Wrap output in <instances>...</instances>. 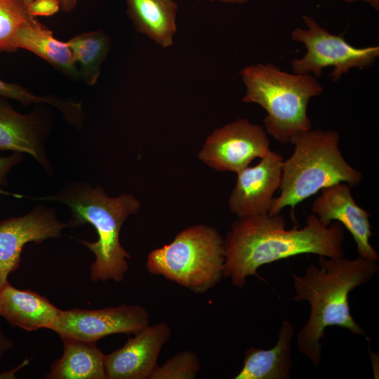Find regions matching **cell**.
Returning a JSON list of instances; mask_svg holds the SVG:
<instances>
[{"label": "cell", "instance_id": "obj_17", "mask_svg": "<svg viewBox=\"0 0 379 379\" xmlns=\"http://www.w3.org/2000/svg\"><path fill=\"white\" fill-rule=\"evenodd\" d=\"M64 345L61 358L46 374L47 379H107L105 354L96 342L62 338Z\"/></svg>", "mask_w": 379, "mask_h": 379}, {"label": "cell", "instance_id": "obj_31", "mask_svg": "<svg viewBox=\"0 0 379 379\" xmlns=\"http://www.w3.org/2000/svg\"><path fill=\"white\" fill-rule=\"evenodd\" d=\"M262 1H265V0H262Z\"/></svg>", "mask_w": 379, "mask_h": 379}, {"label": "cell", "instance_id": "obj_23", "mask_svg": "<svg viewBox=\"0 0 379 379\" xmlns=\"http://www.w3.org/2000/svg\"><path fill=\"white\" fill-rule=\"evenodd\" d=\"M16 100L24 105L32 103H47L59 108L67 116L74 115L78 112V106L66 103L53 97L39 96L33 94L26 88L15 84H11L0 79V98Z\"/></svg>", "mask_w": 379, "mask_h": 379}, {"label": "cell", "instance_id": "obj_25", "mask_svg": "<svg viewBox=\"0 0 379 379\" xmlns=\"http://www.w3.org/2000/svg\"><path fill=\"white\" fill-rule=\"evenodd\" d=\"M21 154L18 152H14L6 157H0V193H5L1 187L6 184L8 172L21 161Z\"/></svg>", "mask_w": 379, "mask_h": 379}, {"label": "cell", "instance_id": "obj_2", "mask_svg": "<svg viewBox=\"0 0 379 379\" xmlns=\"http://www.w3.org/2000/svg\"><path fill=\"white\" fill-rule=\"evenodd\" d=\"M378 271L376 262L360 256L350 260L319 255L318 265H310L302 277L293 273L295 292L293 300L307 301L310 305L309 319L297 335V346L314 366L319 365L320 340L328 326L347 328L368 340L351 315L349 294L356 287L370 281Z\"/></svg>", "mask_w": 379, "mask_h": 379}, {"label": "cell", "instance_id": "obj_7", "mask_svg": "<svg viewBox=\"0 0 379 379\" xmlns=\"http://www.w3.org/2000/svg\"><path fill=\"white\" fill-rule=\"evenodd\" d=\"M302 19L307 28L296 27L291 32V39L302 44L306 53L291 61L293 73L319 78L324 68L333 67L329 77L335 82L352 68L370 67L379 56L378 46H353L343 35L330 33L312 17L303 15Z\"/></svg>", "mask_w": 379, "mask_h": 379}, {"label": "cell", "instance_id": "obj_14", "mask_svg": "<svg viewBox=\"0 0 379 379\" xmlns=\"http://www.w3.org/2000/svg\"><path fill=\"white\" fill-rule=\"evenodd\" d=\"M60 312L47 298L8 281L0 288V317L27 331L51 329Z\"/></svg>", "mask_w": 379, "mask_h": 379}, {"label": "cell", "instance_id": "obj_26", "mask_svg": "<svg viewBox=\"0 0 379 379\" xmlns=\"http://www.w3.org/2000/svg\"><path fill=\"white\" fill-rule=\"evenodd\" d=\"M36 0H24L28 9L29 7ZM58 1L60 9L62 11L69 13L72 11L77 6L78 0H57Z\"/></svg>", "mask_w": 379, "mask_h": 379}, {"label": "cell", "instance_id": "obj_29", "mask_svg": "<svg viewBox=\"0 0 379 379\" xmlns=\"http://www.w3.org/2000/svg\"><path fill=\"white\" fill-rule=\"evenodd\" d=\"M347 3H353L356 1H362L368 4L375 11L379 10V0H344Z\"/></svg>", "mask_w": 379, "mask_h": 379}, {"label": "cell", "instance_id": "obj_16", "mask_svg": "<svg viewBox=\"0 0 379 379\" xmlns=\"http://www.w3.org/2000/svg\"><path fill=\"white\" fill-rule=\"evenodd\" d=\"M293 326L283 321L276 345L269 350L251 347L246 352L244 366L235 379H288L292 359Z\"/></svg>", "mask_w": 379, "mask_h": 379}, {"label": "cell", "instance_id": "obj_11", "mask_svg": "<svg viewBox=\"0 0 379 379\" xmlns=\"http://www.w3.org/2000/svg\"><path fill=\"white\" fill-rule=\"evenodd\" d=\"M282 156L271 149L253 166L238 173L228 206L240 218L268 214L281 184Z\"/></svg>", "mask_w": 379, "mask_h": 379}, {"label": "cell", "instance_id": "obj_4", "mask_svg": "<svg viewBox=\"0 0 379 379\" xmlns=\"http://www.w3.org/2000/svg\"><path fill=\"white\" fill-rule=\"evenodd\" d=\"M340 135L334 130L310 129L296 136L292 154L283 161L279 195L274 197L269 215L295 206L322 189L344 182L355 187L362 173L344 159Z\"/></svg>", "mask_w": 379, "mask_h": 379}, {"label": "cell", "instance_id": "obj_22", "mask_svg": "<svg viewBox=\"0 0 379 379\" xmlns=\"http://www.w3.org/2000/svg\"><path fill=\"white\" fill-rule=\"evenodd\" d=\"M200 370L195 352L184 351L175 354L161 366H157L149 379H194Z\"/></svg>", "mask_w": 379, "mask_h": 379}, {"label": "cell", "instance_id": "obj_30", "mask_svg": "<svg viewBox=\"0 0 379 379\" xmlns=\"http://www.w3.org/2000/svg\"><path fill=\"white\" fill-rule=\"evenodd\" d=\"M199 1H208L213 2H220L228 4H243L248 2L251 0H199Z\"/></svg>", "mask_w": 379, "mask_h": 379}, {"label": "cell", "instance_id": "obj_12", "mask_svg": "<svg viewBox=\"0 0 379 379\" xmlns=\"http://www.w3.org/2000/svg\"><path fill=\"white\" fill-rule=\"evenodd\" d=\"M311 211L325 226L333 221L344 226L356 242L359 256L378 260V253L370 243V214L356 203L350 185L340 182L322 189L313 201Z\"/></svg>", "mask_w": 379, "mask_h": 379}, {"label": "cell", "instance_id": "obj_13", "mask_svg": "<svg viewBox=\"0 0 379 379\" xmlns=\"http://www.w3.org/2000/svg\"><path fill=\"white\" fill-rule=\"evenodd\" d=\"M170 335L168 325L161 322L147 325L128 338L123 347L105 354L107 379H149Z\"/></svg>", "mask_w": 379, "mask_h": 379}, {"label": "cell", "instance_id": "obj_10", "mask_svg": "<svg viewBox=\"0 0 379 379\" xmlns=\"http://www.w3.org/2000/svg\"><path fill=\"white\" fill-rule=\"evenodd\" d=\"M67 226L53 211L41 206L0 222V288L8 281L9 274L19 268L26 244L58 238Z\"/></svg>", "mask_w": 379, "mask_h": 379}, {"label": "cell", "instance_id": "obj_3", "mask_svg": "<svg viewBox=\"0 0 379 379\" xmlns=\"http://www.w3.org/2000/svg\"><path fill=\"white\" fill-rule=\"evenodd\" d=\"M36 199L67 205L72 211L68 226L88 223L94 227L98 236L96 241L79 239L95 256L91 265L93 281L112 279L120 282L124 280L128 270L127 259H130L131 255L119 242V232L125 220L140 208V204L133 196L123 194L117 197H109L98 185L95 188L79 185L56 195Z\"/></svg>", "mask_w": 379, "mask_h": 379}, {"label": "cell", "instance_id": "obj_5", "mask_svg": "<svg viewBox=\"0 0 379 379\" xmlns=\"http://www.w3.org/2000/svg\"><path fill=\"white\" fill-rule=\"evenodd\" d=\"M240 74L246 88L243 102L258 104L266 111L263 127L274 140L287 145L312 129L307 105L324 91L315 77L288 73L272 63L246 66Z\"/></svg>", "mask_w": 379, "mask_h": 379}, {"label": "cell", "instance_id": "obj_20", "mask_svg": "<svg viewBox=\"0 0 379 379\" xmlns=\"http://www.w3.org/2000/svg\"><path fill=\"white\" fill-rule=\"evenodd\" d=\"M77 65L79 79L86 84H96L101 66L111 48V38L102 30L78 34L67 41Z\"/></svg>", "mask_w": 379, "mask_h": 379}, {"label": "cell", "instance_id": "obj_15", "mask_svg": "<svg viewBox=\"0 0 379 379\" xmlns=\"http://www.w3.org/2000/svg\"><path fill=\"white\" fill-rule=\"evenodd\" d=\"M126 14L135 30L157 45L172 46L177 32L175 0H126Z\"/></svg>", "mask_w": 379, "mask_h": 379}, {"label": "cell", "instance_id": "obj_6", "mask_svg": "<svg viewBox=\"0 0 379 379\" xmlns=\"http://www.w3.org/2000/svg\"><path fill=\"white\" fill-rule=\"evenodd\" d=\"M224 240L213 227L194 225L180 232L169 244L151 251L147 271L197 293L214 287L222 276Z\"/></svg>", "mask_w": 379, "mask_h": 379}, {"label": "cell", "instance_id": "obj_28", "mask_svg": "<svg viewBox=\"0 0 379 379\" xmlns=\"http://www.w3.org/2000/svg\"><path fill=\"white\" fill-rule=\"evenodd\" d=\"M29 364V360L26 359L24 360L20 364H19L15 368L8 371H4L0 373V379H5V378H15V374L22 368L27 366Z\"/></svg>", "mask_w": 379, "mask_h": 379}, {"label": "cell", "instance_id": "obj_9", "mask_svg": "<svg viewBox=\"0 0 379 379\" xmlns=\"http://www.w3.org/2000/svg\"><path fill=\"white\" fill-rule=\"evenodd\" d=\"M149 325V314L138 305L97 310H60L50 330L61 338L97 342L116 333L135 334Z\"/></svg>", "mask_w": 379, "mask_h": 379}, {"label": "cell", "instance_id": "obj_24", "mask_svg": "<svg viewBox=\"0 0 379 379\" xmlns=\"http://www.w3.org/2000/svg\"><path fill=\"white\" fill-rule=\"evenodd\" d=\"M60 9L57 0H36L29 7V11L33 16L51 15Z\"/></svg>", "mask_w": 379, "mask_h": 379}, {"label": "cell", "instance_id": "obj_27", "mask_svg": "<svg viewBox=\"0 0 379 379\" xmlns=\"http://www.w3.org/2000/svg\"><path fill=\"white\" fill-rule=\"evenodd\" d=\"M14 346L13 340L9 338L0 328V359Z\"/></svg>", "mask_w": 379, "mask_h": 379}, {"label": "cell", "instance_id": "obj_1", "mask_svg": "<svg viewBox=\"0 0 379 379\" xmlns=\"http://www.w3.org/2000/svg\"><path fill=\"white\" fill-rule=\"evenodd\" d=\"M286 227L280 213L240 218L234 222L223 239L222 276L241 288L246 277H258L260 266L279 260L305 253L345 257L344 228L338 222L325 226L311 213L302 228Z\"/></svg>", "mask_w": 379, "mask_h": 379}, {"label": "cell", "instance_id": "obj_8", "mask_svg": "<svg viewBox=\"0 0 379 379\" xmlns=\"http://www.w3.org/2000/svg\"><path fill=\"white\" fill-rule=\"evenodd\" d=\"M270 150V142L264 127L239 118L215 129L198 157L216 171L237 173Z\"/></svg>", "mask_w": 379, "mask_h": 379}, {"label": "cell", "instance_id": "obj_18", "mask_svg": "<svg viewBox=\"0 0 379 379\" xmlns=\"http://www.w3.org/2000/svg\"><path fill=\"white\" fill-rule=\"evenodd\" d=\"M17 46L35 53L65 75L79 79L77 65L67 42L56 39L53 32L36 18L18 31Z\"/></svg>", "mask_w": 379, "mask_h": 379}, {"label": "cell", "instance_id": "obj_19", "mask_svg": "<svg viewBox=\"0 0 379 379\" xmlns=\"http://www.w3.org/2000/svg\"><path fill=\"white\" fill-rule=\"evenodd\" d=\"M27 153L45 164L40 133L35 119L30 114L14 110L0 99V152Z\"/></svg>", "mask_w": 379, "mask_h": 379}, {"label": "cell", "instance_id": "obj_21", "mask_svg": "<svg viewBox=\"0 0 379 379\" xmlns=\"http://www.w3.org/2000/svg\"><path fill=\"white\" fill-rule=\"evenodd\" d=\"M34 18L24 0H0V52L16 51L18 31Z\"/></svg>", "mask_w": 379, "mask_h": 379}]
</instances>
